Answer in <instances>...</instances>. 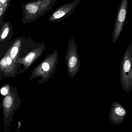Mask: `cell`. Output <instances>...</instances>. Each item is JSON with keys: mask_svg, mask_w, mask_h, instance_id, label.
<instances>
[{"mask_svg": "<svg viewBox=\"0 0 132 132\" xmlns=\"http://www.w3.org/2000/svg\"><path fill=\"white\" fill-rule=\"evenodd\" d=\"M120 78L121 87L129 93L132 89V43L128 45L120 64Z\"/></svg>", "mask_w": 132, "mask_h": 132, "instance_id": "cell-1", "label": "cell"}, {"mask_svg": "<svg viewBox=\"0 0 132 132\" xmlns=\"http://www.w3.org/2000/svg\"><path fill=\"white\" fill-rule=\"evenodd\" d=\"M129 0H122L116 17L112 35V42L115 44L123 29L128 10Z\"/></svg>", "mask_w": 132, "mask_h": 132, "instance_id": "cell-2", "label": "cell"}, {"mask_svg": "<svg viewBox=\"0 0 132 132\" xmlns=\"http://www.w3.org/2000/svg\"><path fill=\"white\" fill-rule=\"evenodd\" d=\"M81 0H73L67 4H64L57 8L48 18L50 22L59 23L71 16L75 11Z\"/></svg>", "mask_w": 132, "mask_h": 132, "instance_id": "cell-3", "label": "cell"}, {"mask_svg": "<svg viewBox=\"0 0 132 132\" xmlns=\"http://www.w3.org/2000/svg\"><path fill=\"white\" fill-rule=\"evenodd\" d=\"M21 7L23 11L21 20L24 24L35 22L40 18V8L37 0L23 4Z\"/></svg>", "mask_w": 132, "mask_h": 132, "instance_id": "cell-4", "label": "cell"}, {"mask_svg": "<svg viewBox=\"0 0 132 132\" xmlns=\"http://www.w3.org/2000/svg\"><path fill=\"white\" fill-rule=\"evenodd\" d=\"M126 109L117 101L112 103L109 114V120L113 125H119L121 124L127 115Z\"/></svg>", "mask_w": 132, "mask_h": 132, "instance_id": "cell-5", "label": "cell"}, {"mask_svg": "<svg viewBox=\"0 0 132 132\" xmlns=\"http://www.w3.org/2000/svg\"><path fill=\"white\" fill-rule=\"evenodd\" d=\"M13 27L9 22H4L3 25L1 28L0 40L1 42L10 40L13 34Z\"/></svg>", "mask_w": 132, "mask_h": 132, "instance_id": "cell-6", "label": "cell"}, {"mask_svg": "<svg viewBox=\"0 0 132 132\" xmlns=\"http://www.w3.org/2000/svg\"><path fill=\"white\" fill-rule=\"evenodd\" d=\"M12 0H0V28L4 24V17Z\"/></svg>", "mask_w": 132, "mask_h": 132, "instance_id": "cell-7", "label": "cell"}, {"mask_svg": "<svg viewBox=\"0 0 132 132\" xmlns=\"http://www.w3.org/2000/svg\"><path fill=\"white\" fill-rule=\"evenodd\" d=\"M78 62V59L76 56H72L70 58L69 61V66L71 68H75Z\"/></svg>", "mask_w": 132, "mask_h": 132, "instance_id": "cell-8", "label": "cell"}, {"mask_svg": "<svg viewBox=\"0 0 132 132\" xmlns=\"http://www.w3.org/2000/svg\"><path fill=\"white\" fill-rule=\"evenodd\" d=\"M13 103L12 97L10 96H7L4 98L3 103L4 106L6 108H8L11 106Z\"/></svg>", "mask_w": 132, "mask_h": 132, "instance_id": "cell-9", "label": "cell"}, {"mask_svg": "<svg viewBox=\"0 0 132 132\" xmlns=\"http://www.w3.org/2000/svg\"><path fill=\"white\" fill-rule=\"evenodd\" d=\"M35 54L34 52H31L28 54L25 58V61L28 63H30L35 57Z\"/></svg>", "mask_w": 132, "mask_h": 132, "instance_id": "cell-10", "label": "cell"}, {"mask_svg": "<svg viewBox=\"0 0 132 132\" xmlns=\"http://www.w3.org/2000/svg\"><path fill=\"white\" fill-rule=\"evenodd\" d=\"M42 68L43 70L45 71H47L49 69L50 66L49 64L46 62H44L42 64Z\"/></svg>", "mask_w": 132, "mask_h": 132, "instance_id": "cell-11", "label": "cell"}, {"mask_svg": "<svg viewBox=\"0 0 132 132\" xmlns=\"http://www.w3.org/2000/svg\"><path fill=\"white\" fill-rule=\"evenodd\" d=\"M7 92H7V89L6 88H3L1 89V93H2V95H6Z\"/></svg>", "mask_w": 132, "mask_h": 132, "instance_id": "cell-12", "label": "cell"}, {"mask_svg": "<svg viewBox=\"0 0 132 132\" xmlns=\"http://www.w3.org/2000/svg\"><path fill=\"white\" fill-rule=\"evenodd\" d=\"M6 61L4 59L1 61V65L2 66H4L6 65V64H7V63H6Z\"/></svg>", "mask_w": 132, "mask_h": 132, "instance_id": "cell-13", "label": "cell"}, {"mask_svg": "<svg viewBox=\"0 0 132 132\" xmlns=\"http://www.w3.org/2000/svg\"><path fill=\"white\" fill-rule=\"evenodd\" d=\"M6 61L7 63V64L8 65L10 64L11 62H12L11 59V58L10 57H8L7 58Z\"/></svg>", "mask_w": 132, "mask_h": 132, "instance_id": "cell-14", "label": "cell"}, {"mask_svg": "<svg viewBox=\"0 0 132 132\" xmlns=\"http://www.w3.org/2000/svg\"><path fill=\"white\" fill-rule=\"evenodd\" d=\"M131 2H132V0H131Z\"/></svg>", "mask_w": 132, "mask_h": 132, "instance_id": "cell-15", "label": "cell"}]
</instances>
